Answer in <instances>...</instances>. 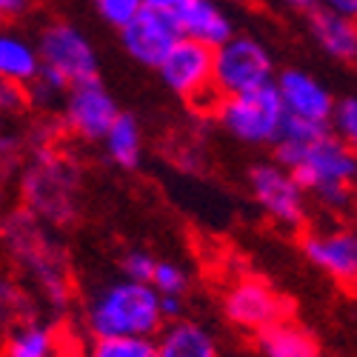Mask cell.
Here are the masks:
<instances>
[{
	"label": "cell",
	"mask_w": 357,
	"mask_h": 357,
	"mask_svg": "<svg viewBox=\"0 0 357 357\" xmlns=\"http://www.w3.org/2000/svg\"><path fill=\"white\" fill-rule=\"evenodd\" d=\"M0 241H3L9 257L20 266V272L32 280V286L46 297L54 309H63L72 297L69 260L63 246L49 231L43 220L32 212L12 209L0 218Z\"/></svg>",
	"instance_id": "1"
},
{
	"label": "cell",
	"mask_w": 357,
	"mask_h": 357,
	"mask_svg": "<svg viewBox=\"0 0 357 357\" xmlns=\"http://www.w3.org/2000/svg\"><path fill=\"white\" fill-rule=\"evenodd\" d=\"M275 160L286 166L320 206L332 212L349 209L357 181V152L332 132L309 143H275Z\"/></svg>",
	"instance_id": "2"
},
{
	"label": "cell",
	"mask_w": 357,
	"mask_h": 357,
	"mask_svg": "<svg viewBox=\"0 0 357 357\" xmlns=\"http://www.w3.org/2000/svg\"><path fill=\"white\" fill-rule=\"evenodd\" d=\"M20 200L46 226H72L80 212V166L52 143H35L20 166Z\"/></svg>",
	"instance_id": "3"
},
{
	"label": "cell",
	"mask_w": 357,
	"mask_h": 357,
	"mask_svg": "<svg viewBox=\"0 0 357 357\" xmlns=\"http://www.w3.org/2000/svg\"><path fill=\"white\" fill-rule=\"evenodd\" d=\"M92 337H155L163 329L160 294L140 280H112L92 291L83 312Z\"/></svg>",
	"instance_id": "4"
},
{
	"label": "cell",
	"mask_w": 357,
	"mask_h": 357,
	"mask_svg": "<svg viewBox=\"0 0 357 357\" xmlns=\"http://www.w3.org/2000/svg\"><path fill=\"white\" fill-rule=\"evenodd\" d=\"M212 114L234 140L246 146H275L286 112L275 83H269L255 92L218 98Z\"/></svg>",
	"instance_id": "5"
},
{
	"label": "cell",
	"mask_w": 357,
	"mask_h": 357,
	"mask_svg": "<svg viewBox=\"0 0 357 357\" xmlns=\"http://www.w3.org/2000/svg\"><path fill=\"white\" fill-rule=\"evenodd\" d=\"M275 75L269 49L252 35H231L212 52V83L218 98L255 92L275 83Z\"/></svg>",
	"instance_id": "6"
},
{
	"label": "cell",
	"mask_w": 357,
	"mask_h": 357,
	"mask_svg": "<svg viewBox=\"0 0 357 357\" xmlns=\"http://www.w3.org/2000/svg\"><path fill=\"white\" fill-rule=\"evenodd\" d=\"M249 189L260 212L275 226L286 231H297L306 226L309 218V195L301 181L278 160L257 163L249 169Z\"/></svg>",
	"instance_id": "7"
},
{
	"label": "cell",
	"mask_w": 357,
	"mask_h": 357,
	"mask_svg": "<svg viewBox=\"0 0 357 357\" xmlns=\"http://www.w3.org/2000/svg\"><path fill=\"white\" fill-rule=\"evenodd\" d=\"M212 52L215 49L203 46L197 40L181 38L158 66L163 86L174 98L195 106H206L209 112L218 100L215 83H212Z\"/></svg>",
	"instance_id": "8"
},
{
	"label": "cell",
	"mask_w": 357,
	"mask_h": 357,
	"mask_svg": "<svg viewBox=\"0 0 357 357\" xmlns=\"http://www.w3.org/2000/svg\"><path fill=\"white\" fill-rule=\"evenodd\" d=\"M117 114H121V109H117L112 92L98 75L69 83L61 103L63 129L86 143H100Z\"/></svg>",
	"instance_id": "9"
},
{
	"label": "cell",
	"mask_w": 357,
	"mask_h": 357,
	"mask_svg": "<svg viewBox=\"0 0 357 357\" xmlns=\"http://www.w3.org/2000/svg\"><path fill=\"white\" fill-rule=\"evenodd\" d=\"M35 43L40 54V66L63 77L66 83L98 75V52L75 23H49Z\"/></svg>",
	"instance_id": "10"
},
{
	"label": "cell",
	"mask_w": 357,
	"mask_h": 357,
	"mask_svg": "<svg viewBox=\"0 0 357 357\" xmlns=\"http://www.w3.org/2000/svg\"><path fill=\"white\" fill-rule=\"evenodd\" d=\"M223 314L237 329L260 335L283 320V297L260 278H237L223 294Z\"/></svg>",
	"instance_id": "11"
},
{
	"label": "cell",
	"mask_w": 357,
	"mask_h": 357,
	"mask_svg": "<svg viewBox=\"0 0 357 357\" xmlns=\"http://www.w3.org/2000/svg\"><path fill=\"white\" fill-rule=\"evenodd\" d=\"M177 40H181V29H177L174 15L160 12V9H149V6H143L121 29V43H123L126 54L146 69H158Z\"/></svg>",
	"instance_id": "12"
},
{
	"label": "cell",
	"mask_w": 357,
	"mask_h": 357,
	"mask_svg": "<svg viewBox=\"0 0 357 357\" xmlns=\"http://www.w3.org/2000/svg\"><path fill=\"white\" fill-rule=\"evenodd\" d=\"M303 257L343 286L357 283V229L337 226V229H314L306 231L301 241Z\"/></svg>",
	"instance_id": "13"
},
{
	"label": "cell",
	"mask_w": 357,
	"mask_h": 357,
	"mask_svg": "<svg viewBox=\"0 0 357 357\" xmlns=\"http://www.w3.org/2000/svg\"><path fill=\"white\" fill-rule=\"evenodd\" d=\"M275 89L280 95L286 114L306 123L329 126L335 112V98L314 75L303 69H283L280 75H275Z\"/></svg>",
	"instance_id": "14"
},
{
	"label": "cell",
	"mask_w": 357,
	"mask_h": 357,
	"mask_svg": "<svg viewBox=\"0 0 357 357\" xmlns=\"http://www.w3.org/2000/svg\"><path fill=\"white\" fill-rule=\"evenodd\" d=\"M181 29V38L197 40L209 49H218L234 35V20L218 0H186V3L172 12Z\"/></svg>",
	"instance_id": "15"
},
{
	"label": "cell",
	"mask_w": 357,
	"mask_h": 357,
	"mask_svg": "<svg viewBox=\"0 0 357 357\" xmlns=\"http://www.w3.org/2000/svg\"><path fill=\"white\" fill-rule=\"evenodd\" d=\"M309 35L314 46L337 63H357V20L326 6L309 12Z\"/></svg>",
	"instance_id": "16"
},
{
	"label": "cell",
	"mask_w": 357,
	"mask_h": 357,
	"mask_svg": "<svg viewBox=\"0 0 357 357\" xmlns=\"http://www.w3.org/2000/svg\"><path fill=\"white\" fill-rule=\"evenodd\" d=\"M155 343L160 357H220L215 335L203 323L186 317L163 323Z\"/></svg>",
	"instance_id": "17"
},
{
	"label": "cell",
	"mask_w": 357,
	"mask_h": 357,
	"mask_svg": "<svg viewBox=\"0 0 357 357\" xmlns=\"http://www.w3.org/2000/svg\"><path fill=\"white\" fill-rule=\"evenodd\" d=\"M38 72H40L38 43L12 32V29H0V77L26 86L35 80Z\"/></svg>",
	"instance_id": "18"
},
{
	"label": "cell",
	"mask_w": 357,
	"mask_h": 357,
	"mask_svg": "<svg viewBox=\"0 0 357 357\" xmlns=\"http://www.w3.org/2000/svg\"><path fill=\"white\" fill-rule=\"evenodd\" d=\"M103 152L109 158V163H114L117 169H137L140 158H143V129L137 123V117L129 112H121L114 117V123L109 126V132L103 135Z\"/></svg>",
	"instance_id": "19"
},
{
	"label": "cell",
	"mask_w": 357,
	"mask_h": 357,
	"mask_svg": "<svg viewBox=\"0 0 357 357\" xmlns=\"http://www.w3.org/2000/svg\"><path fill=\"white\" fill-rule=\"evenodd\" d=\"M257 340H260L263 357H323L314 337L309 332H303L301 326L286 323V320L260 332Z\"/></svg>",
	"instance_id": "20"
},
{
	"label": "cell",
	"mask_w": 357,
	"mask_h": 357,
	"mask_svg": "<svg viewBox=\"0 0 357 357\" xmlns=\"http://www.w3.org/2000/svg\"><path fill=\"white\" fill-rule=\"evenodd\" d=\"M54 351L57 337L52 326L40 320H23L17 329H12L3 357H54Z\"/></svg>",
	"instance_id": "21"
},
{
	"label": "cell",
	"mask_w": 357,
	"mask_h": 357,
	"mask_svg": "<svg viewBox=\"0 0 357 357\" xmlns=\"http://www.w3.org/2000/svg\"><path fill=\"white\" fill-rule=\"evenodd\" d=\"M86 357H160L155 337H92Z\"/></svg>",
	"instance_id": "22"
},
{
	"label": "cell",
	"mask_w": 357,
	"mask_h": 357,
	"mask_svg": "<svg viewBox=\"0 0 357 357\" xmlns=\"http://www.w3.org/2000/svg\"><path fill=\"white\" fill-rule=\"evenodd\" d=\"M66 89L69 83L63 77H57L54 72L43 69L35 75L32 83H26V100L29 106H38V109H52V106H61L63 103V95H66Z\"/></svg>",
	"instance_id": "23"
},
{
	"label": "cell",
	"mask_w": 357,
	"mask_h": 357,
	"mask_svg": "<svg viewBox=\"0 0 357 357\" xmlns=\"http://www.w3.org/2000/svg\"><path fill=\"white\" fill-rule=\"evenodd\" d=\"M149 286L160 297H183L189 289V272L174 260H158L152 278H149Z\"/></svg>",
	"instance_id": "24"
},
{
	"label": "cell",
	"mask_w": 357,
	"mask_h": 357,
	"mask_svg": "<svg viewBox=\"0 0 357 357\" xmlns=\"http://www.w3.org/2000/svg\"><path fill=\"white\" fill-rule=\"evenodd\" d=\"M329 132L343 140L351 152H357V98L335 100V112L329 121Z\"/></svg>",
	"instance_id": "25"
},
{
	"label": "cell",
	"mask_w": 357,
	"mask_h": 357,
	"mask_svg": "<svg viewBox=\"0 0 357 357\" xmlns=\"http://www.w3.org/2000/svg\"><path fill=\"white\" fill-rule=\"evenodd\" d=\"M95 3V12L109 23V26H114L117 32L143 9V3L140 0H92Z\"/></svg>",
	"instance_id": "26"
},
{
	"label": "cell",
	"mask_w": 357,
	"mask_h": 357,
	"mask_svg": "<svg viewBox=\"0 0 357 357\" xmlns=\"http://www.w3.org/2000/svg\"><path fill=\"white\" fill-rule=\"evenodd\" d=\"M155 257L149 255L146 249H132V252H126L123 257H121V272H123V278H129V280H140V283H149V278H152V272H155Z\"/></svg>",
	"instance_id": "27"
},
{
	"label": "cell",
	"mask_w": 357,
	"mask_h": 357,
	"mask_svg": "<svg viewBox=\"0 0 357 357\" xmlns=\"http://www.w3.org/2000/svg\"><path fill=\"white\" fill-rule=\"evenodd\" d=\"M23 163V140L15 132L0 129V177L15 172Z\"/></svg>",
	"instance_id": "28"
},
{
	"label": "cell",
	"mask_w": 357,
	"mask_h": 357,
	"mask_svg": "<svg viewBox=\"0 0 357 357\" xmlns=\"http://www.w3.org/2000/svg\"><path fill=\"white\" fill-rule=\"evenodd\" d=\"M26 106H29V100H26V86L0 77V114L9 117V114L23 112Z\"/></svg>",
	"instance_id": "29"
},
{
	"label": "cell",
	"mask_w": 357,
	"mask_h": 357,
	"mask_svg": "<svg viewBox=\"0 0 357 357\" xmlns=\"http://www.w3.org/2000/svg\"><path fill=\"white\" fill-rule=\"evenodd\" d=\"M23 312V294L9 278H0V320Z\"/></svg>",
	"instance_id": "30"
},
{
	"label": "cell",
	"mask_w": 357,
	"mask_h": 357,
	"mask_svg": "<svg viewBox=\"0 0 357 357\" xmlns=\"http://www.w3.org/2000/svg\"><path fill=\"white\" fill-rule=\"evenodd\" d=\"M160 312H163V320H181L183 312H186V303L183 297H160Z\"/></svg>",
	"instance_id": "31"
},
{
	"label": "cell",
	"mask_w": 357,
	"mask_h": 357,
	"mask_svg": "<svg viewBox=\"0 0 357 357\" xmlns=\"http://www.w3.org/2000/svg\"><path fill=\"white\" fill-rule=\"evenodd\" d=\"M29 9V0H0V23L15 20Z\"/></svg>",
	"instance_id": "32"
},
{
	"label": "cell",
	"mask_w": 357,
	"mask_h": 357,
	"mask_svg": "<svg viewBox=\"0 0 357 357\" xmlns=\"http://www.w3.org/2000/svg\"><path fill=\"white\" fill-rule=\"evenodd\" d=\"M320 6H326V9L340 12V15L357 20V0H320Z\"/></svg>",
	"instance_id": "33"
},
{
	"label": "cell",
	"mask_w": 357,
	"mask_h": 357,
	"mask_svg": "<svg viewBox=\"0 0 357 357\" xmlns=\"http://www.w3.org/2000/svg\"><path fill=\"white\" fill-rule=\"evenodd\" d=\"M140 3L149 9H160V12H177L186 0H140Z\"/></svg>",
	"instance_id": "34"
},
{
	"label": "cell",
	"mask_w": 357,
	"mask_h": 357,
	"mask_svg": "<svg viewBox=\"0 0 357 357\" xmlns=\"http://www.w3.org/2000/svg\"><path fill=\"white\" fill-rule=\"evenodd\" d=\"M283 3L289 9H294V12H312V9L320 6V0H283Z\"/></svg>",
	"instance_id": "35"
},
{
	"label": "cell",
	"mask_w": 357,
	"mask_h": 357,
	"mask_svg": "<svg viewBox=\"0 0 357 357\" xmlns=\"http://www.w3.org/2000/svg\"><path fill=\"white\" fill-rule=\"evenodd\" d=\"M354 289H357V283H354Z\"/></svg>",
	"instance_id": "36"
}]
</instances>
